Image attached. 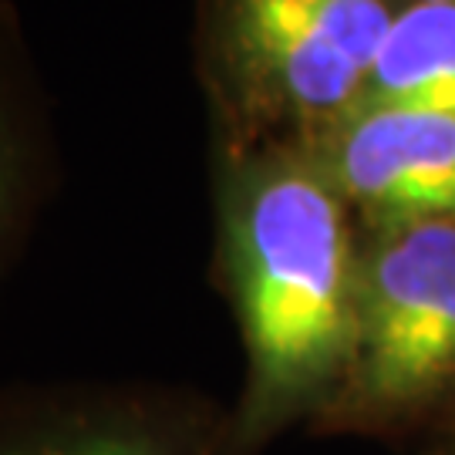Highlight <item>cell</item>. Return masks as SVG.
I'll return each instance as SVG.
<instances>
[{
	"instance_id": "cell-1",
	"label": "cell",
	"mask_w": 455,
	"mask_h": 455,
	"mask_svg": "<svg viewBox=\"0 0 455 455\" xmlns=\"http://www.w3.org/2000/svg\"><path fill=\"white\" fill-rule=\"evenodd\" d=\"M223 253L250 364L240 425L253 442L280 415L344 388L361 257L344 196L304 159H260L229 176Z\"/></svg>"
},
{
	"instance_id": "cell-2",
	"label": "cell",
	"mask_w": 455,
	"mask_h": 455,
	"mask_svg": "<svg viewBox=\"0 0 455 455\" xmlns=\"http://www.w3.org/2000/svg\"><path fill=\"white\" fill-rule=\"evenodd\" d=\"M240 415L156 378L0 385V455H243Z\"/></svg>"
},
{
	"instance_id": "cell-3",
	"label": "cell",
	"mask_w": 455,
	"mask_h": 455,
	"mask_svg": "<svg viewBox=\"0 0 455 455\" xmlns=\"http://www.w3.org/2000/svg\"><path fill=\"white\" fill-rule=\"evenodd\" d=\"M455 304V223L378 229L358 267V344L344 395L398 411L435 391L432 351Z\"/></svg>"
},
{
	"instance_id": "cell-4",
	"label": "cell",
	"mask_w": 455,
	"mask_h": 455,
	"mask_svg": "<svg viewBox=\"0 0 455 455\" xmlns=\"http://www.w3.org/2000/svg\"><path fill=\"white\" fill-rule=\"evenodd\" d=\"M229 17L246 71L300 115L334 125L358 105L395 20L385 0H233Z\"/></svg>"
},
{
	"instance_id": "cell-5",
	"label": "cell",
	"mask_w": 455,
	"mask_h": 455,
	"mask_svg": "<svg viewBox=\"0 0 455 455\" xmlns=\"http://www.w3.org/2000/svg\"><path fill=\"white\" fill-rule=\"evenodd\" d=\"M317 163L378 229L455 223V112L361 108L334 125Z\"/></svg>"
},
{
	"instance_id": "cell-6",
	"label": "cell",
	"mask_w": 455,
	"mask_h": 455,
	"mask_svg": "<svg viewBox=\"0 0 455 455\" xmlns=\"http://www.w3.org/2000/svg\"><path fill=\"white\" fill-rule=\"evenodd\" d=\"M361 108L455 112V0L395 14L351 115Z\"/></svg>"
},
{
	"instance_id": "cell-7",
	"label": "cell",
	"mask_w": 455,
	"mask_h": 455,
	"mask_svg": "<svg viewBox=\"0 0 455 455\" xmlns=\"http://www.w3.org/2000/svg\"><path fill=\"white\" fill-rule=\"evenodd\" d=\"M24 210V159L14 135L0 122V250L7 246Z\"/></svg>"
},
{
	"instance_id": "cell-8",
	"label": "cell",
	"mask_w": 455,
	"mask_h": 455,
	"mask_svg": "<svg viewBox=\"0 0 455 455\" xmlns=\"http://www.w3.org/2000/svg\"><path fill=\"white\" fill-rule=\"evenodd\" d=\"M452 371H455V304H452V310H449V317H445V324H442L435 351H432V378H435V388H439Z\"/></svg>"
},
{
	"instance_id": "cell-9",
	"label": "cell",
	"mask_w": 455,
	"mask_h": 455,
	"mask_svg": "<svg viewBox=\"0 0 455 455\" xmlns=\"http://www.w3.org/2000/svg\"><path fill=\"white\" fill-rule=\"evenodd\" d=\"M419 4H449V0H419Z\"/></svg>"
}]
</instances>
